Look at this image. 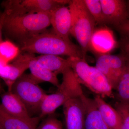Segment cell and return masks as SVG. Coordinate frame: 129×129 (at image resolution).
<instances>
[{"instance_id":"6da1fadb","label":"cell","mask_w":129,"mask_h":129,"mask_svg":"<svg viewBox=\"0 0 129 129\" xmlns=\"http://www.w3.org/2000/svg\"><path fill=\"white\" fill-rule=\"evenodd\" d=\"M50 25L51 13L16 15L3 12L1 16V30L19 46L46 31Z\"/></svg>"},{"instance_id":"7a4b0ae2","label":"cell","mask_w":129,"mask_h":129,"mask_svg":"<svg viewBox=\"0 0 129 129\" xmlns=\"http://www.w3.org/2000/svg\"><path fill=\"white\" fill-rule=\"evenodd\" d=\"M21 51L32 54L64 55L84 59L80 47L47 30L19 46Z\"/></svg>"},{"instance_id":"3957f363","label":"cell","mask_w":129,"mask_h":129,"mask_svg":"<svg viewBox=\"0 0 129 129\" xmlns=\"http://www.w3.org/2000/svg\"><path fill=\"white\" fill-rule=\"evenodd\" d=\"M68 58L70 67L81 85H83L95 95L103 98H114L115 96L111 85L96 67L90 66L83 58Z\"/></svg>"},{"instance_id":"277c9868","label":"cell","mask_w":129,"mask_h":129,"mask_svg":"<svg viewBox=\"0 0 129 129\" xmlns=\"http://www.w3.org/2000/svg\"><path fill=\"white\" fill-rule=\"evenodd\" d=\"M68 7L72 15L70 34L78 42L85 59L86 53L89 51L90 41L95 30L96 22L84 0L70 1Z\"/></svg>"},{"instance_id":"5b68a950","label":"cell","mask_w":129,"mask_h":129,"mask_svg":"<svg viewBox=\"0 0 129 129\" xmlns=\"http://www.w3.org/2000/svg\"><path fill=\"white\" fill-rule=\"evenodd\" d=\"M62 75V82L55 93L47 95L42 103L39 116L41 119L54 114L58 108L70 99L79 97L84 94L81 85L71 68Z\"/></svg>"},{"instance_id":"8992f818","label":"cell","mask_w":129,"mask_h":129,"mask_svg":"<svg viewBox=\"0 0 129 129\" xmlns=\"http://www.w3.org/2000/svg\"><path fill=\"white\" fill-rule=\"evenodd\" d=\"M30 74H24L15 81L11 91L16 95L30 113L40 114L41 106L47 95Z\"/></svg>"},{"instance_id":"52a82bcc","label":"cell","mask_w":129,"mask_h":129,"mask_svg":"<svg viewBox=\"0 0 129 129\" xmlns=\"http://www.w3.org/2000/svg\"><path fill=\"white\" fill-rule=\"evenodd\" d=\"M66 0H7L3 2V13L23 14L50 13L57 8L69 5Z\"/></svg>"},{"instance_id":"ba28073f","label":"cell","mask_w":129,"mask_h":129,"mask_svg":"<svg viewBox=\"0 0 129 129\" xmlns=\"http://www.w3.org/2000/svg\"><path fill=\"white\" fill-rule=\"evenodd\" d=\"M127 61V58L122 53L107 54L97 57L95 67L106 77L113 90H115Z\"/></svg>"},{"instance_id":"9c48e42d","label":"cell","mask_w":129,"mask_h":129,"mask_svg":"<svg viewBox=\"0 0 129 129\" xmlns=\"http://www.w3.org/2000/svg\"><path fill=\"white\" fill-rule=\"evenodd\" d=\"M22 52L11 62L1 64L0 76L7 86L8 91H11L15 81L29 68L30 62L35 57L34 54Z\"/></svg>"},{"instance_id":"30bf717a","label":"cell","mask_w":129,"mask_h":129,"mask_svg":"<svg viewBox=\"0 0 129 129\" xmlns=\"http://www.w3.org/2000/svg\"><path fill=\"white\" fill-rule=\"evenodd\" d=\"M117 45L112 30L102 27L95 29L90 40L89 48L90 51L99 56L110 54Z\"/></svg>"},{"instance_id":"8fae6325","label":"cell","mask_w":129,"mask_h":129,"mask_svg":"<svg viewBox=\"0 0 129 129\" xmlns=\"http://www.w3.org/2000/svg\"><path fill=\"white\" fill-rule=\"evenodd\" d=\"M106 24L116 27L129 19V12L123 0H100Z\"/></svg>"},{"instance_id":"7c38bea8","label":"cell","mask_w":129,"mask_h":129,"mask_svg":"<svg viewBox=\"0 0 129 129\" xmlns=\"http://www.w3.org/2000/svg\"><path fill=\"white\" fill-rule=\"evenodd\" d=\"M63 106L66 129H84V108L81 96L70 99Z\"/></svg>"},{"instance_id":"4fadbf2b","label":"cell","mask_w":129,"mask_h":129,"mask_svg":"<svg viewBox=\"0 0 129 129\" xmlns=\"http://www.w3.org/2000/svg\"><path fill=\"white\" fill-rule=\"evenodd\" d=\"M51 25L58 36L70 42L69 38L72 26V15L68 6L62 5L51 12Z\"/></svg>"},{"instance_id":"5bb4252c","label":"cell","mask_w":129,"mask_h":129,"mask_svg":"<svg viewBox=\"0 0 129 129\" xmlns=\"http://www.w3.org/2000/svg\"><path fill=\"white\" fill-rule=\"evenodd\" d=\"M85 111L84 129H109L104 122L94 99L81 96Z\"/></svg>"},{"instance_id":"9a60e30c","label":"cell","mask_w":129,"mask_h":129,"mask_svg":"<svg viewBox=\"0 0 129 129\" xmlns=\"http://www.w3.org/2000/svg\"><path fill=\"white\" fill-rule=\"evenodd\" d=\"M0 110L17 117L29 118L32 117L23 103L11 91H8L2 96Z\"/></svg>"},{"instance_id":"2e32d148","label":"cell","mask_w":129,"mask_h":129,"mask_svg":"<svg viewBox=\"0 0 129 129\" xmlns=\"http://www.w3.org/2000/svg\"><path fill=\"white\" fill-rule=\"evenodd\" d=\"M41 119L39 116L29 118L14 117L0 110V127L3 129H36Z\"/></svg>"},{"instance_id":"e0dca14e","label":"cell","mask_w":129,"mask_h":129,"mask_svg":"<svg viewBox=\"0 0 129 129\" xmlns=\"http://www.w3.org/2000/svg\"><path fill=\"white\" fill-rule=\"evenodd\" d=\"M95 102L104 122L109 129H120L121 121L117 110L108 104L103 98L95 95Z\"/></svg>"},{"instance_id":"ac0fdd59","label":"cell","mask_w":129,"mask_h":129,"mask_svg":"<svg viewBox=\"0 0 129 129\" xmlns=\"http://www.w3.org/2000/svg\"><path fill=\"white\" fill-rule=\"evenodd\" d=\"M37 63L53 72L57 75L62 74L65 70L70 67L68 58L64 59L59 56L55 55H42L35 57Z\"/></svg>"},{"instance_id":"d6986e66","label":"cell","mask_w":129,"mask_h":129,"mask_svg":"<svg viewBox=\"0 0 129 129\" xmlns=\"http://www.w3.org/2000/svg\"><path fill=\"white\" fill-rule=\"evenodd\" d=\"M35 57L30 62L29 68L32 77L39 83L48 82L57 88H59L60 84L57 75L39 65L35 60Z\"/></svg>"},{"instance_id":"ffe728a7","label":"cell","mask_w":129,"mask_h":129,"mask_svg":"<svg viewBox=\"0 0 129 129\" xmlns=\"http://www.w3.org/2000/svg\"><path fill=\"white\" fill-rule=\"evenodd\" d=\"M115 90L118 101L129 104V59L127 58L124 70Z\"/></svg>"},{"instance_id":"44dd1931","label":"cell","mask_w":129,"mask_h":129,"mask_svg":"<svg viewBox=\"0 0 129 129\" xmlns=\"http://www.w3.org/2000/svg\"><path fill=\"white\" fill-rule=\"evenodd\" d=\"M1 64H8L20 54L19 49L8 40L1 42Z\"/></svg>"},{"instance_id":"7402d4cb","label":"cell","mask_w":129,"mask_h":129,"mask_svg":"<svg viewBox=\"0 0 129 129\" xmlns=\"http://www.w3.org/2000/svg\"><path fill=\"white\" fill-rule=\"evenodd\" d=\"M84 1L96 23L106 24L100 0H84Z\"/></svg>"},{"instance_id":"603a6c76","label":"cell","mask_w":129,"mask_h":129,"mask_svg":"<svg viewBox=\"0 0 129 129\" xmlns=\"http://www.w3.org/2000/svg\"><path fill=\"white\" fill-rule=\"evenodd\" d=\"M114 107L120 116V129H129V104L117 101Z\"/></svg>"},{"instance_id":"cb8c5ba5","label":"cell","mask_w":129,"mask_h":129,"mask_svg":"<svg viewBox=\"0 0 129 129\" xmlns=\"http://www.w3.org/2000/svg\"><path fill=\"white\" fill-rule=\"evenodd\" d=\"M54 114L47 116L39 125L36 129H63L61 122Z\"/></svg>"},{"instance_id":"d4e9b609","label":"cell","mask_w":129,"mask_h":129,"mask_svg":"<svg viewBox=\"0 0 129 129\" xmlns=\"http://www.w3.org/2000/svg\"><path fill=\"white\" fill-rule=\"evenodd\" d=\"M117 28L122 35V37L129 39V19Z\"/></svg>"},{"instance_id":"484cf974","label":"cell","mask_w":129,"mask_h":129,"mask_svg":"<svg viewBox=\"0 0 129 129\" xmlns=\"http://www.w3.org/2000/svg\"><path fill=\"white\" fill-rule=\"evenodd\" d=\"M120 44L122 54L129 59V39L122 37Z\"/></svg>"},{"instance_id":"4316f807","label":"cell","mask_w":129,"mask_h":129,"mask_svg":"<svg viewBox=\"0 0 129 129\" xmlns=\"http://www.w3.org/2000/svg\"><path fill=\"white\" fill-rule=\"evenodd\" d=\"M128 7H129V1H128Z\"/></svg>"},{"instance_id":"83f0119b","label":"cell","mask_w":129,"mask_h":129,"mask_svg":"<svg viewBox=\"0 0 129 129\" xmlns=\"http://www.w3.org/2000/svg\"><path fill=\"white\" fill-rule=\"evenodd\" d=\"M0 129H3L2 127H0Z\"/></svg>"}]
</instances>
